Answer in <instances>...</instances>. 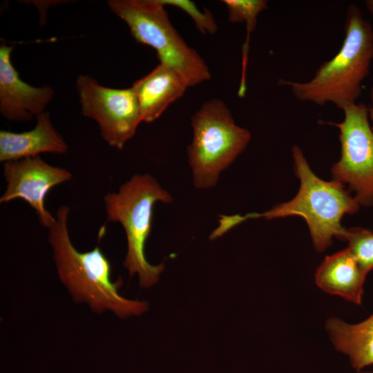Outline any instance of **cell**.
Masks as SVG:
<instances>
[{
    "label": "cell",
    "instance_id": "17",
    "mask_svg": "<svg viewBox=\"0 0 373 373\" xmlns=\"http://www.w3.org/2000/svg\"><path fill=\"white\" fill-rule=\"evenodd\" d=\"M162 5L178 8L193 20L197 29L203 34L213 35L218 30V26L213 14L204 8L201 11L195 3L189 0H157Z\"/></svg>",
    "mask_w": 373,
    "mask_h": 373
},
{
    "label": "cell",
    "instance_id": "20",
    "mask_svg": "<svg viewBox=\"0 0 373 373\" xmlns=\"http://www.w3.org/2000/svg\"><path fill=\"white\" fill-rule=\"evenodd\" d=\"M358 373H373V371H361L360 372H358Z\"/></svg>",
    "mask_w": 373,
    "mask_h": 373
},
{
    "label": "cell",
    "instance_id": "19",
    "mask_svg": "<svg viewBox=\"0 0 373 373\" xmlns=\"http://www.w3.org/2000/svg\"><path fill=\"white\" fill-rule=\"evenodd\" d=\"M365 6H366L367 11L373 17V0L365 1Z\"/></svg>",
    "mask_w": 373,
    "mask_h": 373
},
{
    "label": "cell",
    "instance_id": "9",
    "mask_svg": "<svg viewBox=\"0 0 373 373\" xmlns=\"http://www.w3.org/2000/svg\"><path fill=\"white\" fill-rule=\"evenodd\" d=\"M3 174L7 185L0 203L22 199L37 212L40 224L50 227L55 217L46 209L45 198L51 189L70 181L72 173L35 156L3 163Z\"/></svg>",
    "mask_w": 373,
    "mask_h": 373
},
{
    "label": "cell",
    "instance_id": "7",
    "mask_svg": "<svg viewBox=\"0 0 373 373\" xmlns=\"http://www.w3.org/2000/svg\"><path fill=\"white\" fill-rule=\"evenodd\" d=\"M341 122H323L339 129L341 157L332 166L334 180L348 184L360 204H373V131L368 108L353 104Z\"/></svg>",
    "mask_w": 373,
    "mask_h": 373
},
{
    "label": "cell",
    "instance_id": "12",
    "mask_svg": "<svg viewBox=\"0 0 373 373\" xmlns=\"http://www.w3.org/2000/svg\"><path fill=\"white\" fill-rule=\"evenodd\" d=\"M67 150L68 145L55 128L48 112L37 116L36 125L31 130L0 131V161L3 163L45 153L64 154Z\"/></svg>",
    "mask_w": 373,
    "mask_h": 373
},
{
    "label": "cell",
    "instance_id": "6",
    "mask_svg": "<svg viewBox=\"0 0 373 373\" xmlns=\"http://www.w3.org/2000/svg\"><path fill=\"white\" fill-rule=\"evenodd\" d=\"M191 126L193 134L187 151L193 184L208 189L245 151L251 133L236 124L226 104L218 98L202 105L191 117Z\"/></svg>",
    "mask_w": 373,
    "mask_h": 373
},
{
    "label": "cell",
    "instance_id": "4",
    "mask_svg": "<svg viewBox=\"0 0 373 373\" xmlns=\"http://www.w3.org/2000/svg\"><path fill=\"white\" fill-rule=\"evenodd\" d=\"M172 196L151 175H135L116 192L107 193L104 205L107 220L119 222L127 239V253L123 265L131 276L137 274L140 285L155 284L164 265H153L145 256V244L150 235L155 204L171 203Z\"/></svg>",
    "mask_w": 373,
    "mask_h": 373
},
{
    "label": "cell",
    "instance_id": "18",
    "mask_svg": "<svg viewBox=\"0 0 373 373\" xmlns=\"http://www.w3.org/2000/svg\"><path fill=\"white\" fill-rule=\"evenodd\" d=\"M370 99H371L372 104H371L370 107L368 108V116H369V119H370V121L372 122L371 126H372V131H373V86L371 88Z\"/></svg>",
    "mask_w": 373,
    "mask_h": 373
},
{
    "label": "cell",
    "instance_id": "5",
    "mask_svg": "<svg viewBox=\"0 0 373 373\" xmlns=\"http://www.w3.org/2000/svg\"><path fill=\"white\" fill-rule=\"evenodd\" d=\"M108 5L133 38L154 48L160 63L179 73L189 87L211 79L206 62L179 35L157 0H110Z\"/></svg>",
    "mask_w": 373,
    "mask_h": 373
},
{
    "label": "cell",
    "instance_id": "8",
    "mask_svg": "<svg viewBox=\"0 0 373 373\" xmlns=\"http://www.w3.org/2000/svg\"><path fill=\"white\" fill-rule=\"evenodd\" d=\"M76 88L82 115L97 123L102 137L110 146L122 149L142 122L132 88L106 87L91 77L81 75Z\"/></svg>",
    "mask_w": 373,
    "mask_h": 373
},
{
    "label": "cell",
    "instance_id": "14",
    "mask_svg": "<svg viewBox=\"0 0 373 373\" xmlns=\"http://www.w3.org/2000/svg\"><path fill=\"white\" fill-rule=\"evenodd\" d=\"M325 329L336 350L349 358L358 372L373 366V314L356 324L333 317Z\"/></svg>",
    "mask_w": 373,
    "mask_h": 373
},
{
    "label": "cell",
    "instance_id": "16",
    "mask_svg": "<svg viewBox=\"0 0 373 373\" xmlns=\"http://www.w3.org/2000/svg\"><path fill=\"white\" fill-rule=\"evenodd\" d=\"M344 241L347 242V248L367 274L373 269V232L372 231L361 227L347 229Z\"/></svg>",
    "mask_w": 373,
    "mask_h": 373
},
{
    "label": "cell",
    "instance_id": "11",
    "mask_svg": "<svg viewBox=\"0 0 373 373\" xmlns=\"http://www.w3.org/2000/svg\"><path fill=\"white\" fill-rule=\"evenodd\" d=\"M188 87L179 73L160 63L131 86L139 104L142 121L152 122L158 119L171 104L183 96Z\"/></svg>",
    "mask_w": 373,
    "mask_h": 373
},
{
    "label": "cell",
    "instance_id": "15",
    "mask_svg": "<svg viewBox=\"0 0 373 373\" xmlns=\"http://www.w3.org/2000/svg\"><path fill=\"white\" fill-rule=\"evenodd\" d=\"M228 11V19L231 23H245L247 28L246 41L254 30L257 18L260 12L267 10L266 0H223Z\"/></svg>",
    "mask_w": 373,
    "mask_h": 373
},
{
    "label": "cell",
    "instance_id": "1",
    "mask_svg": "<svg viewBox=\"0 0 373 373\" xmlns=\"http://www.w3.org/2000/svg\"><path fill=\"white\" fill-rule=\"evenodd\" d=\"M69 213L66 205L57 209L55 221L48 228V239L59 280L73 300L87 304L95 313L111 312L123 318L146 312V302L119 294L122 280H112L111 262L99 246L86 252L74 247L68 229Z\"/></svg>",
    "mask_w": 373,
    "mask_h": 373
},
{
    "label": "cell",
    "instance_id": "3",
    "mask_svg": "<svg viewBox=\"0 0 373 373\" xmlns=\"http://www.w3.org/2000/svg\"><path fill=\"white\" fill-rule=\"evenodd\" d=\"M296 176L300 180L297 194L289 201L280 203L261 213L245 215L246 220L265 218L267 220L298 216L306 221L316 250L323 252L334 238L345 240L347 229L341 224L345 215L354 214L359 203L344 184L318 178L311 169L299 146L292 147Z\"/></svg>",
    "mask_w": 373,
    "mask_h": 373
},
{
    "label": "cell",
    "instance_id": "13",
    "mask_svg": "<svg viewBox=\"0 0 373 373\" xmlns=\"http://www.w3.org/2000/svg\"><path fill=\"white\" fill-rule=\"evenodd\" d=\"M367 274L346 248L325 258L316 271L315 281L323 291L361 305Z\"/></svg>",
    "mask_w": 373,
    "mask_h": 373
},
{
    "label": "cell",
    "instance_id": "2",
    "mask_svg": "<svg viewBox=\"0 0 373 373\" xmlns=\"http://www.w3.org/2000/svg\"><path fill=\"white\" fill-rule=\"evenodd\" d=\"M373 60V28L356 5L347 11L345 37L336 54L305 82L280 80L299 101L345 108L356 103Z\"/></svg>",
    "mask_w": 373,
    "mask_h": 373
},
{
    "label": "cell",
    "instance_id": "10",
    "mask_svg": "<svg viewBox=\"0 0 373 373\" xmlns=\"http://www.w3.org/2000/svg\"><path fill=\"white\" fill-rule=\"evenodd\" d=\"M12 50L5 44L0 46V113L8 121H30L45 111L54 90L23 82L11 62Z\"/></svg>",
    "mask_w": 373,
    "mask_h": 373
}]
</instances>
